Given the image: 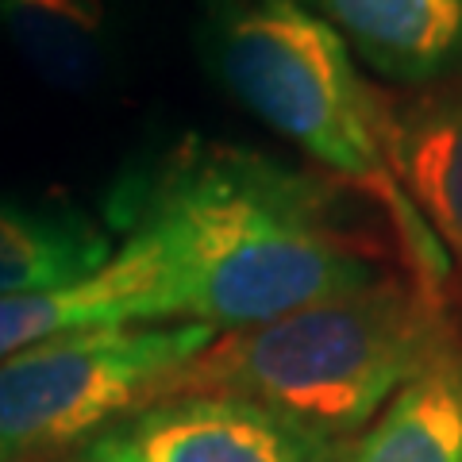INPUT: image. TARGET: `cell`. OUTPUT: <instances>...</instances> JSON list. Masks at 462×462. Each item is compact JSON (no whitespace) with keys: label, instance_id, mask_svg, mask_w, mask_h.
<instances>
[{"label":"cell","instance_id":"7a4b0ae2","mask_svg":"<svg viewBox=\"0 0 462 462\" xmlns=\"http://www.w3.org/2000/svg\"><path fill=\"white\" fill-rule=\"evenodd\" d=\"M205 32L227 93L316 166L374 200L420 293L439 297L451 254L409 200L382 139V93L305 0H205Z\"/></svg>","mask_w":462,"mask_h":462},{"label":"cell","instance_id":"277c9868","mask_svg":"<svg viewBox=\"0 0 462 462\" xmlns=\"http://www.w3.org/2000/svg\"><path fill=\"white\" fill-rule=\"evenodd\" d=\"M220 336L200 324H108L51 336L0 363V462L85 443Z\"/></svg>","mask_w":462,"mask_h":462},{"label":"cell","instance_id":"ba28073f","mask_svg":"<svg viewBox=\"0 0 462 462\" xmlns=\"http://www.w3.org/2000/svg\"><path fill=\"white\" fill-rule=\"evenodd\" d=\"M112 254V227L89 212L0 193V297L74 289L97 278Z\"/></svg>","mask_w":462,"mask_h":462},{"label":"cell","instance_id":"30bf717a","mask_svg":"<svg viewBox=\"0 0 462 462\" xmlns=\"http://www.w3.org/2000/svg\"><path fill=\"white\" fill-rule=\"evenodd\" d=\"M0 32L54 89H89L105 66L97 0H0Z\"/></svg>","mask_w":462,"mask_h":462},{"label":"cell","instance_id":"8992f818","mask_svg":"<svg viewBox=\"0 0 462 462\" xmlns=\"http://www.w3.org/2000/svg\"><path fill=\"white\" fill-rule=\"evenodd\" d=\"M358 62L393 81H431L462 66V0H305Z\"/></svg>","mask_w":462,"mask_h":462},{"label":"cell","instance_id":"9c48e42d","mask_svg":"<svg viewBox=\"0 0 462 462\" xmlns=\"http://www.w3.org/2000/svg\"><path fill=\"white\" fill-rule=\"evenodd\" d=\"M346 462H462V358L443 351L401 385Z\"/></svg>","mask_w":462,"mask_h":462},{"label":"cell","instance_id":"3957f363","mask_svg":"<svg viewBox=\"0 0 462 462\" xmlns=\"http://www.w3.org/2000/svg\"><path fill=\"white\" fill-rule=\"evenodd\" d=\"M439 355L436 297L378 278L266 324L224 331L173 374L162 397H243L328 439L351 443Z\"/></svg>","mask_w":462,"mask_h":462},{"label":"cell","instance_id":"6da1fadb","mask_svg":"<svg viewBox=\"0 0 462 462\" xmlns=\"http://www.w3.org/2000/svg\"><path fill=\"white\" fill-rule=\"evenodd\" d=\"M139 324L243 331L378 282L331 197L263 154L185 143L108 197Z\"/></svg>","mask_w":462,"mask_h":462},{"label":"cell","instance_id":"52a82bcc","mask_svg":"<svg viewBox=\"0 0 462 462\" xmlns=\"http://www.w3.org/2000/svg\"><path fill=\"white\" fill-rule=\"evenodd\" d=\"M382 139L409 200L462 266V93H382Z\"/></svg>","mask_w":462,"mask_h":462},{"label":"cell","instance_id":"8fae6325","mask_svg":"<svg viewBox=\"0 0 462 462\" xmlns=\"http://www.w3.org/2000/svg\"><path fill=\"white\" fill-rule=\"evenodd\" d=\"M108 324H139L135 289L127 270L108 258L97 278L58 293L32 297H0V363L27 351L51 336L74 328H108Z\"/></svg>","mask_w":462,"mask_h":462},{"label":"cell","instance_id":"5b68a950","mask_svg":"<svg viewBox=\"0 0 462 462\" xmlns=\"http://www.w3.org/2000/svg\"><path fill=\"white\" fill-rule=\"evenodd\" d=\"M328 439L227 393L154 397L81 443L74 462H346Z\"/></svg>","mask_w":462,"mask_h":462}]
</instances>
